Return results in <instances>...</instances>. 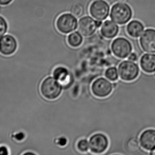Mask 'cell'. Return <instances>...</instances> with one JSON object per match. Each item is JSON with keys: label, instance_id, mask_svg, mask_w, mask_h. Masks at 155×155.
Listing matches in <instances>:
<instances>
[{"label": "cell", "instance_id": "obj_1", "mask_svg": "<svg viewBox=\"0 0 155 155\" xmlns=\"http://www.w3.org/2000/svg\"><path fill=\"white\" fill-rule=\"evenodd\" d=\"M133 11L128 5L117 3L112 7L110 18L113 22L119 25L127 23L132 18Z\"/></svg>", "mask_w": 155, "mask_h": 155}, {"label": "cell", "instance_id": "obj_2", "mask_svg": "<svg viewBox=\"0 0 155 155\" xmlns=\"http://www.w3.org/2000/svg\"><path fill=\"white\" fill-rule=\"evenodd\" d=\"M62 86L54 77L45 78L41 84V92L44 97L49 100L58 98L61 93Z\"/></svg>", "mask_w": 155, "mask_h": 155}, {"label": "cell", "instance_id": "obj_3", "mask_svg": "<svg viewBox=\"0 0 155 155\" xmlns=\"http://www.w3.org/2000/svg\"><path fill=\"white\" fill-rule=\"evenodd\" d=\"M118 70L121 79L126 82L134 81L139 75L138 65L130 60L122 62L118 66Z\"/></svg>", "mask_w": 155, "mask_h": 155}, {"label": "cell", "instance_id": "obj_4", "mask_svg": "<svg viewBox=\"0 0 155 155\" xmlns=\"http://www.w3.org/2000/svg\"><path fill=\"white\" fill-rule=\"evenodd\" d=\"M56 27L61 32L68 34L75 31L78 26L75 16L70 13H64L60 15L56 21Z\"/></svg>", "mask_w": 155, "mask_h": 155}, {"label": "cell", "instance_id": "obj_5", "mask_svg": "<svg viewBox=\"0 0 155 155\" xmlns=\"http://www.w3.org/2000/svg\"><path fill=\"white\" fill-rule=\"evenodd\" d=\"M111 49L116 56L124 59L129 56L133 48L132 44L128 40L123 37H119L113 41Z\"/></svg>", "mask_w": 155, "mask_h": 155}, {"label": "cell", "instance_id": "obj_6", "mask_svg": "<svg viewBox=\"0 0 155 155\" xmlns=\"http://www.w3.org/2000/svg\"><path fill=\"white\" fill-rule=\"evenodd\" d=\"M92 93L97 97H107L112 93L113 85L110 81L104 77L97 78L92 85Z\"/></svg>", "mask_w": 155, "mask_h": 155}, {"label": "cell", "instance_id": "obj_7", "mask_svg": "<svg viewBox=\"0 0 155 155\" xmlns=\"http://www.w3.org/2000/svg\"><path fill=\"white\" fill-rule=\"evenodd\" d=\"M110 7L107 2L104 0H96L90 6V14L95 19L103 21L109 15Z\"/></svg>", "mask_w": 155, "mask_h": 155}, {"label": "cell", "instance_id": "obj_8", "mask_svg": "<svg viewBox=\"0 0 155 155\" xmlns=\"http://www.w3.org/2000/svg\"><path fill=\"white\" fill-rule=\"evenodd\" d=\"M89 149L92 153L101 154L106 151L109 145L108 138L104 134L96 133L89 138Z\"/></svg>", "mask_w": 155, "mask_h": 155}, {"label": "cell", "instance_id": "obj_9", "mask_svg": "<svg viewBox=\"0 0 155 155\" xmlns=\"http://www.w3.org/2000/svg\"><path fill=\"white\" fill-rule=\"evenodd\" d=\"M78 31L84 36H89L94 34L97 28L96 21L90 16L82 17L78 23Z\"/></svg>", "mask_w": 155, "mask_h": 155}, {"label": "cell", "instance_id": "obj_10", "mask_svg": "<svg viewBox=\"0 0 155 155\" xmlns=\"http://www.w3.org/2000/svg\"><path fill=\"white\" fill-rule=\"evenodd\" d=\"M141 47L148 53H155V30L147 29L143 33L140 39Z\"/></svg>", "mask_w": 155, "mask_h": 155}, {"label": "cell", "instance_id": "obj_11", "mask_svg": "<svg viewBox=\"0 0 155 155\" xmlns=\"http://www.w3.org/2000/svg\"><path fill=\"white\" fill-rule=\"evenodd\" d=\"M17 48V41L10 35H6L0 39V52L5 56L13 54Z\"/></svg>", "mask_w": 155, "mask_h": 155}, {"label": "cell", "instance_id": "obj_12", "mask_svg": "<svg viewBox=\"0 0 155 155\" xmlns=\"http://www.w3.org/2000/svg\"><path fill=\"white\" fill-rule=\"evenodd\" d=\"M140 145L147 151H152L155 149V130L148 129L144 131L140 136Z\"/></svg>", "mask_w": 155, "mask_h": 155}, {"label": "cell", "instance_id": "obj_13", "mask_svg": "<svg viewBox=\"0 0 155 155\" xmlns=\"http://www.w3.org/2000/svg\"><path fill=\"white\" fill-rule=\"evenodd\" d=\"M100 31L104 37L107 39H112L117 35L119 32V27L115 22L107 20L102 24Z\"/></svg>", "mask_w": 155, "mask_h": 155}, {"label": "cell", "instance_id": "obj_14", "mask_svg": "<svg viewBox=\"0 0 155 155\" xmlns=\"http://www.w3.org/2000/svg\"><path fill=\"white\" fill-rule=\"evenodd\" d=\"M141 68L145 72L152 73L155 72V54H145L140 62Z\"/></svg>", "mask_w": 155, "mask_h": 155}, {"label": "cell", "instance_id": "obj_15", "mask_svg": "<svg viewBox=\"0 0 155 155\" xmlns=\"http://www.w3.org/2000/svg\"><path fill=\"white\" fill-rule=\"evenodd\" d=\"M143 24L138 21L134 20L128 23L127 27V33L131 37L137 38L139 37L144 30Z\"/></svg>", "mask_w": 155, "mask_h": 155}, {"label": "cell", "instance_id": "obj_16", "mask_svg": "<svg viewBox=\"0 0 155 155\" xmlns=\"http://www.w3.org/2000/svg\"><path fill=\"white\" fill-rule=\"evenodd\" d=\"M83 38L81 34L74 32L69 35L68 37V42L72 47H77L80 46L83 42Z\"/></svg>", "mask_w": 155, "mask_h": 155}, {"label": "cell", "instance_id": "obj_17", "mask_svg": "<svg viewBox=\"0 0 155 155\" xmlns=\"http://www.w3.org/2000/svg\"><path fill=\"white\" fill-rule=\"evenodd\" d=\"M53 74V77L57 81L63 82L67 79L69 72L67 68L64 67H58L54 69Z\"/></svg>", "mask_w": 155, "mask_h": 155}, {"label": "cell", "instance_id": "obj_18", "mask_svg": "<svg viewBox=\"0 0 155 155\" xmlns=\"http://www.w3.org/2000/svg\"><path fill=\"white\" fill-rule=\"evenodd\" d=\"M105 76L108 80L115 82L118 79V72L116 67H109L106 71Z\"/></svg>", "mask_w": 155, "mask_h": 155}, {"label": "cell", "instance_id": "obj_19", "mask_svg": "<svg viewBox=\"0 0 155 155\" xmlns=\"http://www.w3.org/2000/svg\"><path fill=\"white\" fill-rule=\"evenodd\" d=\"M77 147L80 152L83 153L87 152L89 148V142L85 139L80 140L78 143Z\"/></svg>", "mask_w": 155, "mask_h": 155}, {"label": "cell", "instance_id": "obj_20", "mask_svg": "<svg viewBox=\"0 0 155 155\" xmlns=\"http://www.w3.org/2000/svg\"><path fill=\"white\" fill-rule=\"evenodd\" d=\"M8 25L5 19L0 16V37H2L7 32Z\"/></svg>", "mask_w": 155, "mask_h": 155}, {"label": "cell", "instance_id": "obj_21", "mask_svg": "<svg viewBox=\"0 0 155 155\" xmlns=\"http://www.w3.org/2000/svg\"><path fill=\"white\" fill-rule=\"evenodd\" d=\"M71 12L74 16H80L83 13V8L79 5H75L72 7Z\"/></svg>", "mask_w": 155, "mask_h": 155}, {"label": "cell", "instance_id": "obj_22", "mask_svg": "<svg viewBox=\"0 0 155 155\" xmlns=\"http://www.w3.org/2000/svg\"><path fill=\"white\" fill-rule=\"evenodd\" d=\"M67 143V140L65 137H61L58 139L57 144L61 147L65 146Z\"/></svg>", "mask_w": 155, "mask_h": 155}, {"label": "cell", "instance_id": "obj_23", "mask_svg": "<svg viewBox=\"0 0 155 155\" xmlns=\"http://www.w3.org/2000/svg\"><path fill=\"white\" fill-rule=\"evenodd\" d=\"M137 55L135 53H132L130 54L128 56V60H130V61L135 62L137 60Z\"/></svg>", "mask_w": 155, "mask_h": 155}, {"label": "cell", "instance_id": "obj_24", "mask_svg": "<svg viewBox=\"0 0 155 155\" xmlns=\"http://www.w3.org/2000/svg\"><path fill=\"white\" fill-rule=\"evenodd\" d=\"M8 151L5 147L2 146L0 147V155H8Z\"/></svg>", "mask_w": 155, "mask_h": 155}, {"label": "cell", "instance_id": "obj_25", "mask_svg": "<svg viewBox=\"0 0 155 155\" xmlns=\"http://www.w3.org/2000/svg\"><path fill=\"white\" fill-rule=\"evenodd\" d=\"M15 138L18 141H21L25 138L24 134L22 133H19L17 134L15 136Z\"/></svg>", "mask_w": 155, "mask_h": 155}, {"label": "cell", "instance_id": "obj_26", "mask_svg": "<svg viewBox=\"0 0 155 155\" xmlns=\"http://www.w3.org/2000/svg\"><path fill=\"white\" fill-rule=\"evenodd\" d=\"M13 0H0V5H5L11 3Z\"/></svg>", "mask_w": 155, "mask_h": 155}, {"label": "cell", "instance_id": "obj_27", "mask_svg": "<svg viewBox=\"0 0 155 155\" xmlns=\"http://www.w3.org/2000/svg\"><path fill=\"white\" fill-rule=\"evenodd\" d=\"M96 24L97 28L100 27L102 24V21H100V20H97V21H96Z\"/></svg>", "mask_w": 155, "mask_h": 155}, {"label": "cell", "instance_id": "obj_28", "mask_svg": "<svg viewBox=\"0 0 155 155\" xmlns=\"http://www.w3.org/2000/svg\"><path fill=\"white\" fill-rule=\"evenodd\" d=\"M152 153H151V154H152V155H155V149L152 151Z\"/></svg>", "mask_w": 155, "mask_h": 155}, {"label": "cell", "instance_id": "obj_29", "mask_svg": "<svg viewBox=\"0 0 155 155\" xmlns=\"http://www.w3.org/2000/svg\"><path fill=\"white\" fill-rule=\"evenodd\" d=\"M116 1H117V2H124V1H125V0H115Z\"/></svg>", "mask_w": 155, "mask_h": 155}]
</instances>
